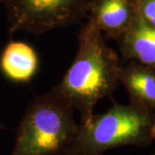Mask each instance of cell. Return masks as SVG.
<instances>
[{
  "instance_id": "1",
  "label": "cell",
  "mask_w": 155,
  "mask_h": 155,
  "mask_svg": "<svg viewBox=\"0 0 155 155\" xmlns=\"http://www.w3.org/2000/svg\"><path fill=\"white\" fill-rule=\"evenodd\" d=\"M88 19L78 34V50L61 82L53 91L81 116L86 123L97 103L112 94L119 84L121 70L116 52Z\"/></svg>"
},
{
  "instance_id": "2",
  "label": "cell",
  "mask_w": 155,
  "mask_h": 155,
  "mask_svg": "<svg viewBox=\"0 0 155 155\" xmlns=\"http://www.w3.org/2000/svg\"><path fill=\"white\" fill-rule=\"evenodd\" d=\"M155 140V110L131 104H114L78 126L67 155H102L123 146H149Z\"/></svg>"
},
{
  "instance_id": "3",
  "label": "cell",
  "mask_w": 155,
  "mask_h": 155,
  "mask_svg": "<svg viewBox=\"0 0 155 155\" xmlns=\"http://www.w3.org/2000/svg\"><path fill=\"white\" fill-rule=\"evenodd\" d=\"M78 130L73 108L52 91L28 105L11 155H67Z\"/></svg>"
},
{
  "instance_id": "4",
  "label": "cell",
  "mask_w": 155,
  "mask_h": 155,
  "mask_svg": "<svg viewBox=\"0 0 155 155\" xmlns=\"http://www.w3.org/2000/svg\"><path fill=\"white\" fill-rule=\"evenodd\" d=\"M94 0H8L10 33L40 35L79 22Z\"/></svg>"
},
{
  "instance_id": "5",
  "label": "cell",
  "mask_w": 155,
  "mask_h": 155,
  "mask_svg": "<svg viewBox=\"0 0 155 155\" xmlns=\"http://www.w3.org/2000/svg\"><path fill=\"white\" fill-rule=\"evenodd\" d=\"M88 17L105 38L117 41L131 27L136 13L133 0H94Z\"/></svg>"
},
{
  "instance_id": "6",
  "label": "cell",
  "mask_w": 155,
  "mask_h": 155,
  "mask_svg": "<svg viewBox=\"0 0 155 155\" xmlns=\"http://www.w3.org/2000/svg\"><path fill=\"white\" fill-rule=\"evenodd\" d=\"M38 69V55L33 47L26 42L11 41L1 53L0 70L11 81L27 83Z\"/></svg>"
},
{
  "instance_id": "7",
  "label": "cell",
  "mask_w": 155,
  "mask_h": 155,
  "mask_svg": "<svg viewBox=\"0 0 155 155\" xmlns=\"http://www.w3.org/2000/svg\"><path fill=\"white\" fill-rule=\"evenodd\" d=\"M123 58L155 69V28L137 15L133 24L117 40Z\"/></svg>"
},
{
  "instance_id": "8",
  "label": "cell",
  "mask_w": 155,
  "mask_h": 155,
  "mask_svg": "<svg viewBox=\"0 0 155 155\" xmlns=\"http://www.w3.org/2000/svg\"><path fill=\"white\" fill-rule=\"evenodd\" d=\"M119 83L127 89L131 104L155 110V69L131 61L122 67Z\"/></svg>"
},
{
  "instance_id": "9",
  "label": "cell",
  "mask_w": 155,
  "mask_h": 155,
  "mask_svg": "<svg viewBox=\"0 0 155 155\" xmlns=\"http://www.w3.org/2000/svg\"><path fill=\"white\" fill-rule=\"evenodd\" d=\"M136 15L155 28V0H133Z\"/></svg>"
},
{
  "instance_id": "10",
  "label": "cell",
  "mask_w": 155,
  "mask_h": 155,
  "mask_svg": "<svg viewBox=\"0 0 155 155\" xmlns=\"http://www.w3.org/2000/svg\"><path fill=\"white\" fill-rule=\"evenodd\" d=\"M7 2H8V0H0V4H5V5Z\"/></svg>"
},
{
  "instance_id": "11",
  "label": "cell",
  "mask_w": 155,
  "mask_h": 155,
  "mask_svg": "<svg viewBox=\"0 0 155 155\" xmlns=\"http://www.w3.org/2000/svg\"><path fill=\"white\" fill-rule=\"evenodd\" d=\"M1 127H2V126H1V124H0V129H1Z\"/></svg>"
},
{
  "instance_id": "12",
  "label": "cell",
  "mask_w": 155,
  "mask_h": 155,
  "mask_svg": "<svg viewBox=\"0 0 155 155\" xmlns=\"http://www.w3.org/2000/svg\"><path fill=\"white\" fill-rule=\"evenodd\" d=\"M154 155H155V153H154Z\"/></svg>"
}]
</instances>
